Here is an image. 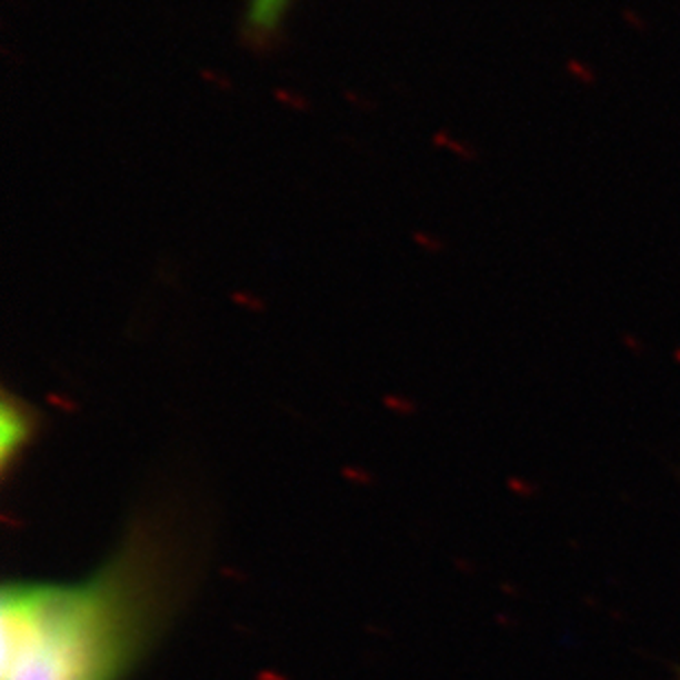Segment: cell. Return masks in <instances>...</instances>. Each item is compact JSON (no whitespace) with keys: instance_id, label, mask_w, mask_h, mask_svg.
<instances>
[{"instance_id":"obj_1","label":"cell","mask_w":680,"mask_h":680,"mask_svg":"<svg viewBox=\"0 0 680 680\" xmlns=\"http://www.w3.org/2000/svg\"><path fill=\"white\" fill-rule=\"evenodd\" d=\"M146 628L141 564L121 558L73 586L7 583L0 680H117Z\"/></svg>"},{"instance_id":"obj_2","label":"cell","mask_w":680,"mask_h":680,"mask_svg":"<svg viewBox=\"0 0 680 680\" xmlns=\"http://www.w3.org/2000/svg\"><path fill=\"white\" fill-rule=\"evenodd\" d=\"M29 437V419L22 414L18 406L11 401L2 403L0 414V452L2 462H7L13 452L20 448V443Z\"/></svg>"},{"instance_id":"obj_3","label":"cell","mask_w":680,"mask_h":680,"mask_svg":"<svg viewBox=\"0 0 680 680\" xmlns=\"http://www.w3.org/2000/svg\"><path fill=\"white\" fill-rule=\"evenodd\" d=\"M291 0H249L247 24L251 33L267 36L278 29Z\"/></svg>"}]
</instances>
